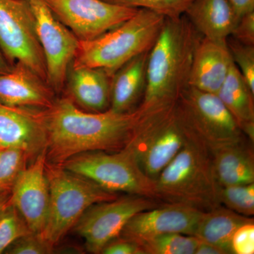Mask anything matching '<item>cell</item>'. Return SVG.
I'll use <instances>...</instances> for the list:
<instances>
[{"mask_svg": "<svg viewBox=\"0 0 254 254\" xmlns=\"http://www.w3.org/2000/svg\"><path fill=\"white\" fill-rule=\"evenodd\" d=\"M145 114L140 105L130 113L110 109L91 113L78 108L66 95L57 97L53 104L43 110L47 161L62 165L86 152L123 149L134 136Z\"/></svg>", "mask_w": 254, "mask_h": 254, "instance_id": "6da1fadb", "label": "cell"}, {"mask_svg": "<svg viewBox=\"0 0 254 254\" xmlns=\"http://www.w3.org/2000/svg\"><path fill=\"white\" fill-rule=\"evenodd\" d=\"M201 37L185 15L165 18L149 52L146 86L140 106L152 110L177 103L189 86L193 53Z\"/></svg>", "mask_w": 254, "mask_h": 254, "instance_id": "7a4b0ae2", "label": "cell"}, {"mask_svg": "<svg viewBox=\"0 0 254 254\" xmlns=\"http://www.w3.org/2000/svg\"><path fill=\"white\" fill-rule=\"evenodd\" d=\"M220 187L210 152L190 136L155 180V199L206 212L221 205Z\"/></svg>", "mask_w": 254, "mask_h": 254, "instance_id": "3957f363", "label": "cell"}, {"mask_svg": "<svg viewBox=\"0 0 254 254\" xmlns=\"http://www.w3.org/2000/svg\"><path fill=\"white\" fill-rule=\"evenodd\" d=\"M165 16L138 9L132 17L88 41H79L71 65L104 69L114 73L137 55L150 51L158 39Z\"/></svg>", "mask_w": 254, "mask_h": 254, "instance_id": "277c9868", "label": "cell"}, {"mask_svg": "<svg viewBox=\"0 0 254 254\" xmlns=\"http://www.w3.org/2000/svg\"><path fill=\"white\" fill-rule=\"evenodd\" d=\"M50 206L43 237L55 247L72 230L85 211L95 203L118 198L94 182L47 161Z\"/></svg>", "mask_w": 254, "mask_h": 254, "instance_id": "5b68a950", "label": "cell"}, {"mask_svg": "<svg viewBox=\"0 0 254 254\" xmlns=\"http://www.w3.org/2000/svg\"><path fill=\"white\" fill-rule=\"evenodd\" d=\"M175 110L187 134L210 153L246 141L247 137L216 94L188 86L177 100Z\"/></svg>", "mask_w": 254, "mask_h": 254, "instance_id": "8992f818", "label": "cell"}, {"mask_svg": "<svg viewBox=\"0 0 254 254\" xmlns=\"http://www.w3.org/2000/svg\"><path fill=\"white\" fill-rule=\"evenodd\" d=\"M176 103L146 110L134 136L127 145L143 173L154 181L190 137L177 118Z\"/></svg>", "mask_w": 254, "mask_h": 254, "instance_id": "52a82bcc", "label": "cell"}, {"mask_svg": "<svg viewBox=\"0 0 254 254\" xmlns=\"http://www.w3.org/2000/svg\"><path fill=\"white\" fill-rule=\"evenodd\" d=\"M61 165L109 191L155 199L154 180L143 173L134 155L127 146L116 152L81 153L68 159Z\"/></svg>", "mask_w": 254, "mask_h": 254, "instance_id": "ba28073f", "label": "cell"}, {"mask_svg": "<svg viewBox=\"0 0 254 254\" xmlns=\"http://www.w3.org/2000/svg\"><path fill=\"white\" fill-rule=\"evenodd\" d=\"M0 48L13 65L22 63L47 81L46 59L28 0H0Z\"/></svg>", "mask_w": 254, "mask_h": 254, "instance_id": "9c48e42d", "label": "cell"}, {"mask_svg": "<svg viewBox=\"0 0 254 254\" xmlns=\"http://www.w3.org/2000/svg\"><path fill=\"white\" fill-rule=\"evenodd\" d=\"M157 200L128 194L95 203L82 215L72 230L85 241L92 254H101L111 241L120 237L128 220L136 213L158 206Z\"/></svg>", "mask_w": 254, "mask_h": 254, "instance_id": "30bf717a", "label": "cell"}, {"mask_svg": "<svg viewBox=\"0 0 254 254\" xmlns=\"http://www.w3.org/2000/svg\"><path fill=\"white\" fill-rule=\"evenodd\" d=\"M28 1L34 14L37 36L46 59L47 82L57 95L63 94L79 41L60 22L44 0Z\"/></svg>", "mask_w": 254, "mask_h": 254, "instance_id": "8fae6325", "label": "cell"}, {"mask_svg": "<svg viewBox=\"0 0 254 254\" xmlns=\"http://www.w3.org/2000/svg\"><path fill=\"white\" fill-rule=\"evenodd\" d=\"M79 41L94 39L132 17L138 9L103 0H44Z\"/></svg>", "mask_w": 254, "mask_h": 254, "instance_id": "7c38bea8", "label": "cell"}, {"mask_svg": "<svg viewBox=\"0 0 254 254\" xmlns=\"http://www.w3.org/2000/svg\"><path fill=\"white\" fill-rule=\"evenodd\" d=\"M46 149L23 169L10 190L9 200L24 219L31 232L41 234L50 206V187L46 174Z\"/></svg>", "mask_w": 254, "mask_h": 254, "instance_id": "4fadbf2b", "label": "cell"}, {"mask_svg": "<svg viewBox=\"0 0 254 254\" xmlns=\"http://www.w3.org/2000/svg\"><path fill=\"white\" fill-rule=\"evenodd\" d=\"M203 212L188 205L164 203L133 215L119 237L139 245L165 234L180 233L194 236Z\"/></svg>", "mask_w": 254, "mask_h": 254, "instance_id": "5bb4252c", "label": "cell"}, {"mask_svg": "<svg viewBox=\"0 0 254 254\" xmlns=\"http://www.w3.org/2000/svg\"><path fill=\"white\" fill-rule=\"evenodd\" d=\"M43 110L0 103V148L21 150L31 158L46 150Z\"/></svg>", "mask_w": 254, "mask_h": 254, "instance_id": "9a60e30c", "label": "cell"}, {"mask_svg": "<svg viewBox=\"0 0 254 254\" xmlns=\"http://www.w3.org/2000/svg\"><path fill=\"white\" fill-rule=\"evenodd\" d=\"M57 97L47 81L22 63H15L10 72L0 74L1 104L46 110Z\"/></svg>", "mask_w": 254, "mask_h": 254, "instance_id": "2e32d148", "label": "cell"}, {"mask_svg": "<svg viewBox=\"0 0 254 254\" xmlns=\"http://www.w3.org/2000/svg\"><path fill=\"white\" fill-rule=\"evenodd\" d=\"M233 63L227 43L202 36L193 53L188 85L217 94Z\"/></svg>", "mask_w": 254, "mask_h": 254, "instance_id": "e0dca14e", "label": "cell"}, {"mask_svg": "<svg viewBox=\"0 0 254 254\" xmlns=\"http://www.w3.org/2000/svg\"><path fill=\"white\" fill-rule=\"evenodd\" d=\"M112 76L100 68L71 65L63 94L91 113L110 109Z\"/></svg>", "mask_w": 254, "mask_h": 254, "instance_id": "ac0fdd59", "label": "cell"}, {"mask_svg": "<svg viewBox=\"0 0 254 254\" xmlns=\"http://www.w3.org/2000/svg\"><path fill=\"white\" fill-rule=\"evenodd\" d=\"M149 52L132 58L112 76L110 109L113 112L130 113L141 104L146 86Z\"/></svg>", "mask_w": 254, "mask_h": 254, "instance_id": "d6986e66", "label": "cell"}, {"mask_svg": "<svg viewBox=\"0 0 254 254\" xmlns=\"http://www.w3.org/2000/svg\"><path fill=\"white\" fill-rule=\"evenodd\" d=\"M185 16L204 38L227 43L240 19L227 0H193Z\"/></svg>", "mask_w": 254, "mask_h": 254, "instance_id": "ffe728a7", "label": "cell"}, {"mask_svg": "<svg viewBox=\"0 0 254 254\" xmlns=\"http://www.w3.org/2000/svg\"><path fill=\"white\" fill-rule=\"evenodd\" d=\"M210 155L220 187L254 183V152L246 141L222 147Z\"/></svg>", "mask_w": 254, "mask_h": 254, "instance_id": "44dd1931", "label": "cell"}, {"mask_svg": "<svg viewBox=\"0 0 254 254\" xmlns=\"http://www.w3.org/2000/svg\"><path fill=\"white\" fill-rule=\"evenodd\" d=\"M244 134L254 141V93L244 79L235 63L232 65L218 93Z\"/></svg>", "mask_w": 254, "mask_h": 254, "instance_id": "7402d4cb", "label": "cell"}, {"mask_svg": "<svg viewBox=\"0 0 254 254\" xmlns=\"http://www.w3.org/2000/svg\"><path fill=\"white\" fill-rule=\"evenodd\" d=\"M252 222V217L240 215L220 205L203 212L194 236L202 242L215 246L225 254H232L231 242L234 234L242 225Z\"/></svg>", "mask_w": 254, "mask_h": 254, "instance_id": "603a6c76", "label": "cell"}, {"mask_svg": "<svg viewBox=\"0 0 254 254\" xmlns=\"http://www.w3.org/2000/svg\"><path fill=\"white\" fill-rule=\"evenodd\" d=\"M200 240L193 235L170 233L139 244L144 254H195Z\"/></svg>", "mask_w": 254, "mask_h": 254, "instance_id": "cb8c5ba5", "label": "cell"}, {"mask_svg": "<svg viewBox=\"0 0 254 254\" xmlns=\"http://www.w3.org/2000/svg\"><path fill=\"white\" fill-rule=\"evenodd\" d=\"M220 204L247 217L254 214V183L221 187Z\"/></svg>", "mask_w": 254, "mask_h": 254, "instance_id": "d4e9b609", "label": "cell"}, {"mask_svg": "<svg viewBox=\"0 0 254 254\" xmlns=\"http://www.w3.org/2000/svg\"><path fill=\"white\" fill-rule=\"evenodd\" d=\"M30 232L24 219L9 200L0 213V254H4L14 241Z\"/></svg>", "mask_w": 254, "mask_h": 254, "instance_id": "484cf974", "label": "cell"}, {"mask_svg": "<svg viewBox=\"0 0 254 254\" xmlns=\"http://www.w3.org/2000/svg\"><path fill=\"white\" fill-rule=\"evenodd\" d=\"M31 158L21 150L0 148V192L11 190L15 180L27 166Z\"/></svg>", "mask_w": 254, "mask_h": 254, "instance_id": "4316f807", "label": "cell"}, {"mask_svg": "<svg viewBox=\"0 0 254 254\" xmlns=\"http://www.w3.org/2000/svg\"><path fill=\"white\" fill-rule=\"evenodd\" d=\"M112 4L150 10L165 18H178L185 15L193 0H103Z\"/></svg>", "mask_w": 254, "mask_h": 254, "instance_id": "83f0119b", "label": "cell"}, {"mask_svg": "<svg viewBox=\"0 0 254 254\" xmlns=\"http://www.w3.org/2000/svg\"><path fill=\"white\" fill-rule=\"evenodd\" d=\"M227 44L234 63L254 93V46L244 44L230 36Z\"/></svg>", "mask_w": 254, "mask_h": 254, "instance_id": "f1b7e54d", "label": "cell"}, {"mask_svg": "<svg viewBox=\"0 0 254 254\" xmlns=\"http://www.w3.org/2000/svg\"><path fill=\"white\" fill-rule=\"evenodd\" d=\"M53 251L54 247L41 234L30 232L14 241L4 254H48L53 253Z\"/></svg>", "mask_w": 254, "mask_h": 254, "instance_id": "f546056e", "label": "cell"}, {"mask_svg": "<svg viewBox=\"0 0 254 254\" xmlns=\"http://www.w3.org/2000/svg\"><path fill=\"white\" fill-rule=\"evenodd\" d=\"M232 254H254V224L249 222L239 227L232 237Z\"/></svg>", "mask_w": 254, "mask_h": 254, "instance_id": "4dcf8cb0", "label": "cell"}, {"mask_svg": "<svg viewBox=\"0 0 254 254\" xmlns=\"http://www.w3.org/2000/svg\"><path fill=\"white\" fill-rule=\"evenodd\" d=\"M230 37L244 44L254 46V11L240 18Z\"/></svg>", "mask_w": 254, "mask_h": 254, "instance_id": "1f68e13d", "label": "cell"}, {"mask_svg": "<svg viewBox=\"0 0 254 254\" xmlns=\"http://www.w3.org/2000/svg\"><path fill=\"white\" fill-rule=\"evenodd\" d=\"M101 254H144V252L136 242L118 237L105 246L102 250Z\"/></svg>", "mask_w": 254, "mask_h": 254, "instance_id": "d6a6232c", "label": "cell"}, {"mask_svg": "<svg viewBox=\"0 0 254 254\" xmlns=\"http://www.w3.org/2000/svg\"><path fill=\"white\" fill-rule=\"evenodd\" d=\"M239 19L254 11V0H227Z\"/></svg>", "mask_w": 254, "mask_h": 254, "instance_id": "836d02e7", "label": "cell"}, {"mask_svg": "<svg viewBox=\"0 0 254 254\" xmlns=\"http://www.w3.org/2000/svg\"><path fill=\"white\" fill-rule=\"evenodd\" d=\"M195 254H225V253L215 246L200 240L195 250Z\"/></svg>", "mask_w": 254, "mask_h": 254, "instance_id": "e575fe53", "label": "cell"}, {"mask_svg": "<svg viewBox=\"0 0 254 254\" xmlns=\"http://www.w3.org/2000/svg\"><path fill=\"white\" fill-rule=\"evenodd\" d=\"M14 65L10 63L6 55L0 48V74L9 73L12 70Z\"/></svg>", "mask_w": 254, "mask_h": 254, "instance_id": "d590c367", "label": "cell"}, {"mask_svg": "<svg viewBox=\"0 0 254 254\" xmlns=\"http://www.w3.org/2000/svg\"><path fill=\"white\" fill-rule=\"evenodd\" d=\"M10 198V191H1L0 192V213L2 209L4 208L5 205L9 201Z\"/></svg>", "mask_w": 254, "mask_h": 254, "instance_id": "8d00e7d4", "label": "cell"}]
</instances>
